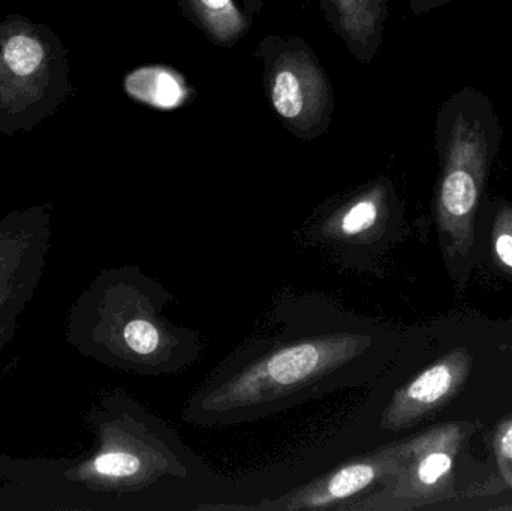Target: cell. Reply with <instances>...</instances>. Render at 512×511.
<instances>
[{"instance_id": "cell-18", "label": "cell", "mask_w": 512, "mask_h": 511, "mask_svg": "<svg viewBox=\"0 0 512 511\" xmlns=\"http://www.w3.org/2000/svg\"><path fill=\"white\" fill-rule=\"evenodd\" d=\"M243 6H245L246 14L254 20L255 15L261 12L262 6H264L265 0H242Z\"/></svg>"}, {"instance_id": "cell-6", "label": "cell", "mask_w": 512, "mask_h": 511, "mask_svg": "<svg viewBox=\"0 0 512 511\" xmlns=\"http://www.w3.org/2000/svg\"><path fill=\"white\" fill-rule=\"evenodd\" d=\"M256 54L271 110L298 140L310 141L328 131L334 113V90L315 51L300 36L267 35Z\"/></svg>"}, {"instance_id": "cell-2", "label": "cell", "mask_w": 512, "mask_h": 511, "mask_svg": "<svg viewBox=\"0 0 512 511\" xmlns=\"http://www.w3.org/2000/svg\"><path fill=\"white\" fill-rule=\"evenodd\" d=\"M93 446L77 458L0 455V510L152 509L215 474L171 426L123 390L90 408Z\"/></svg>"}, {"instance_id": "cell-3", "label": "cell", "mask_w": 512, "mask_h": 511, "mask_svg": "<svg viewBox=\"0 0 512 511\" xmlns=\"http://www.w3.org/2000/svg\"><path fill=\"white\" fill-rule=\"evenodd\" d=\"M173 294L134 264L101 270L69 308L65 338L99 365L167 377L201 359L200 333L165 315Z\"/></svg>"}, {"instance_id": "cell-17", "label": "cell", "mask_w": 512, "mask_h": 511, "mask_svg": "<svg viewBox=\"0 0 512 511\" xmlns=\"http://www.w3.org/2000/svg\"><path fill=\"white\" fill-rule=\"evenodd\" d=\"M411 9L412 14L423 15L447 5L451 0H406Z\"/></svg>"}, {"instance_id": "cell-7", "label": "cell", "mask_w": 512, "mask_h": 511, "mask_svg": "<svg viewBox=\"0 0 512 511\" xmlns=\"http://www.w3.org/2000/svg\"><path fill=\"white\" fill-rule=\"evenodd\" d=\"M474 431L472 423L451 422L403 441L400 470L342 511L415 510L441 500L453 485L457 455Z\"/></svg>"}, {"instance_id": "cell-19", "label": "cell", "mask_w": 512, "mask_h": 511, "mask_svg": "<svg viewBox=\"0 0 512 511\" xmlns=\"http://www.w3.org/2000/svg\"><path fill=\"white\" fill-rule=\"evenodd\" d=\"M333 2V0H318L319 5H321L322 9L327 8L330 3Z\"/></svg>"}, {"instance_id": "cell-14", "label": "cell", "mask_w": 512, "mask_h": 511, "mask_svg": "<svg viewBox=\"0 0 512 511\" xmlns=\"http://www.w3.org/2000/svg\"><path fill=\"white\" fill-rule=\"evenodd\" d=\"M123 90L132 101L165 111L182 107L188 98L185 78L165 66H143L128 72Z\"/></svg>"}, {"instance_id": "cell-9", "label": "cell", "mask_w": 512, "mask_h": 511, "mask_svg": "<svg viewBox=\"0 0 512 511\" xmlns=\"http://www.w3.org/2000/svg\"><path fill=\"white\" fill-rule=\"evenodd\" d=\"M396 210L393 183L379 177L322 209L310 224L309 237L343 263L358 267L364 249L373 248L387 234Z\"/></svg>"}, {"instance_id": "cell-16", "label": "cell", "mask_w": 512, "mask_h": 511, "mask_svg": "<svg viewBox=\"0 0 512 511\" xmlns=\"http://www.w3.org/2000/svg\"><path fill=\"white\" fill-rule=\"evenodd\" d=\"M493 444L502 479L512 489V417L499 425Z\"/></svg>"}, {"instance_id": "cell-8", "label": "cell", "mask_w": 512, "mask_h": 511, "mask_svg": "<svg viewBox=\"0 0 512 511\" xmlns=\"http://www.w3.org/2000/svg\"><path fill=\"white\" fill-rule=\"evenodd\" d=\"M53 204L0 216V356L44 278L53 239Z\"/></svg>"}, {"instance_id": "cell-15", "label": "cell", "mask_w": 512, "mask_h": 511, "mask_svg": "<svg viewBox=\"0 0 512 511\" xmlns=\"http://www.w3.org/2000/svg\"><path fill=\"white\" fill-rule=\"evenodd\" d=\"M493 249L499 264L512 275V206L499 203L493 221Z\"/></svg>"}, {"instance_id": "cell-1", "label": "cell", "mask_w": 512, "mask_h": 511, "mask_svg": "<svg viewBox=\"0 0 512 511\" xmlns=\"http://www.w3.org/2000/svg\"><path fill=\"white\" fill-rule=\"evenodd\" d=\"M375 324L325 294L279 296L264 326L192 393L183 420L198 428L258 422L373 381L381 366Z\"/></svg>"}, {"instance_id": "cell-13", "label": "cell", "mask_w": 512, "mask_h": 511, "mask_svg": "<svg viewBox=\"0 0 512 511\" xmlns=\"http://www.w3.org/2000/svg\"><path fill=\"white\" fill-rule=\"evenodd\" d=\"M179 8L216 47H234L251 32L252 18L236 0H179Z\"/></svg>"}, {"instance_id": "cell-10", "label": "cell", "mask_w": 512, "mask_h": 511, "mask_svg": "<svg viewBox=\"0 0 512 511\" xmlns=\"http://www.w3.org/2000/svg\"><path fill=\"white\" fill-rule=\"evenodd\" d=\"M405 458L403 441L358 456L312 480L301 488L292 489L276 500H264L252 510L265 511H342L343 507L360 500L379 488L400 470Z\"/></svg>"}, {"instance_id": "cell-11", "label": "cell", "mask_w": 512, "mask_h": 511, "mask_svg": "<svg viewBox=\"0 0 512 511\" xmlns=\"http://www.w3.org/2000/svg\"><path fill=\"white\" fill-rule=\"evenodd\" d=\"M471 371L469 350L460 347L450 351L391 392L379 410L376 428L394 434L412 428L456 398Z\"/></svg>"}, {"instance_id": "cell-5", "label": "cell", "mask_w": 512, "mask_h": 511, "mask_svg": "<svg viewBox=\"0 0 512 511\" xmlns=\"http://www.w3.org/2000/svg\"><path fill=\"white\" fill-rule=\"evenodd\" d=\"M69 50L47 24L0 20V135L30 134L74 98Z\"/></svg>"}, {"instance_id": "cell-12", "label": "cell", "mask_w": 512, "mask_h": 511, "mask_svg": "<svg viewBox=\"0 0 512 511\" xmlns=\"http://www.w3.org/2000/svg\"><path fill=\"white\" fill-rule=\"evenodd\" d=\"M322 11L358 62L375 59L387 20L388 0H333Z\"/></svg>"}, {"instance_id": "cell-4", "label": "cell", "mask_w": 512, "mask_h": 511, "mask_svg": "<svg viewBox=\"0 0 512 511\" xmlns=\"http://www.w3.org/2000/svg\"><path fill=\"white\" fill-rule=\"evenodd\" d=\"M501 143V119L477 87H462L442 102L435 128V218L448 263L471 260L475 218Z\"/></svg>"}]
</instances>
